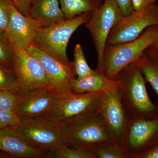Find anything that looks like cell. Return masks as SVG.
<instances>
[{
	"mask_svg": "<svg viewBox=\"0 0 158 158\" xmlns=\"http://www.w3.org/2000/svg\"><path fill=\"white\" fill-rule=\"evenodd\" d=\"M95 158H123L125 156L122 150L112 142L101 143L90 148Z\"/></svg>",
	"mask_w": 158,
	"mask_h": 158,
	"instance_id": "603a6c76",
	"label": "cell"
},
{
	"mask_svg": "<svg viewBox=\"0 0 158 158\" xmlns=\"http://www.w3.org/2000/svg\"><path fill=\"white\" fill-rule=\"evenodd\" d=\"M121 90L104 93L98 110L113 136L117 137L123 132L125 123L120 97Z\"/></svg>",
	"mask_w": 158,
	"mask_h": 158,
	"instance_id": "4fadbf2b",
	"label": "cell"
},
{
	"mask_svg": "<svg viewBox=\"0 0 158 158\" xmlns=\"http://www.w3.org/2000/svg\"><path fill=\"white\" fill-rule=\"evenodd\" d=\"M158 40V25H155L147 28L131 41L106 45L103 56L105 75L110 79H117L122 69L135 62Z\"/></svg>",
	"mask_w": 158,
	"mask_h": 158,
	"instance_id": "7a4b0ae2",
	"label": "cell"
},
{
	"mask_svg": "<svg viewBox=\"0 0 158 158\" xmlns=\"http://www.w3.org/2000/svg\"><path fill=\"white\" fill-rule=\"evenodd\" d=\"M155 25H158V4H156L123 16L110 32L106 45L131 41L147 28Z\"/></svg>",
	"mask_w": 158,
	"mask_h": 158,
	"instance_id": "52a82bcc",
	"label": "cell"
},
{
	"mask_svg": "<svg viewBox=\"0 0 158 158\" xmlns=\"http://www.w3.org/2000/svg\"><path fill=\"white\" fill-rule=\"evenodd\" d=\"M42 27L38 21L22 14L13 5L5 32L12 45L27 50L34 44L38 31Z\"/></svg>",
	"mask_w": 158,
	"mask_h": 158,
	"instance_id": "7c38bea8",
	"label": "cell"
},
{
	"mask_svg": "<svg viewBox=\"0 0 158 158\" xmlns=\"http://www.w3.org/2000/svg\"></svg>",
	"mask_w": 158,
	"mask_h": 158,
	"instance_id": "d6a6232c",
	"label": "cell"
},
{
	"mask_svg": "<svg viewBox=\"0 0 158 158\" xmlns=\"http://www.w3.org/2000/svg\"><path fill=\"white\" fill-rule=\"evenodd\" d=\"M117 78L127 86L130 100L136 110L142 113H150L155 110L156 106L148 94L144 76L135 62L122 69Z\"/></svg>",
	"mask_w": 158,
	"mask_h": 158,
	"instance_id": "8fae6325",
	"label": "cell"
},
{
	"mask_svg": "<svg viewBox=\"0 0 158 158\" xmlns=\"http://www.w3.org/2000/svg\"><path fill=\"white\" fill-rule=\"evenodd\" d=\"M124 89V84L120 79L113 80L96 70L94 73L73 80L71 89L75 93L108 92L119 91Z\"/></svg>",
	"mask_w": 158,
	"mask_h": 158,
	"instance_id": "9a60e30c",
	"label": "cell"
},
{
	"mask_svg": "<svg viewBox=\"0 0 158 158\" xmlns=\"http://www.w3.org/2000/svg\"><path fill=\"white\" fill-rule=\"evenodd\" d=\"M13 46V69L18 82L19 94L37 88H53L39 60L26 50Z\"/></svg>",
	"mask_w": 158,
	"mask_h": 158,
	"instance_id": "ba28073f",
	"label": "cell"
},
{
	"mask_svg": "<svg viewBox=\"0 0 158 158\" xmlns=\"http://www.w3.org/2000/svg\"><path fill=\"white\" fill-rule=\"evenodd\" d=\"M158 0H131L133 9L138 11L156 4Z\"/></svg>",
	"mask_w": 158,
	"mask_h": 158,
	"instance_id": "f1b7e54d",
	"label": "cell"
},
{
	"mask_svg": "<svg viewBox=\"0 0 158 158\" xmlns=\"http://www.w3.org/2000/svg\"><path fill=\"white\" fill-rule=\"evenodd\" d=\"M20 121L21 119L14 112L0 109V128L15 126Z\"/></svg>",
	"mask_w": 158,
	"mask_h": 158,
	"instance_id": "4316f807",
	"label": "cell"
},
{
	"mask_svg": "<svg viewBox=\"0 0 158 158\" xmlns=\"http://www.w3.org/2000/svg\"><path fill=\"white\" fill-rule=\"evenodd\" d=\"M19 94L8 90H0V109L15 112Z\"/></svg>",
	"mask_w": 158,
	"mask_h": 158,
	"instance_id": "d4e9b609",
	"label": "cell"
},
{
	"mask_svg": "<svg viewBox=\"0 0 158 158\" xmlns=\"http://www.w3.org/2000/svg\"><path fill=\"white\" fill-rule=\"evenodd\" d=\"M12 127L31 147L46 154L65 145L60 124L51 121L44 116L21 120Z\"/></svg>",
	"mask_w": 158,
	"mask_h": 158,
	"instance_id": "277c9868",
	"label": "cell"
},
{
	"mask_svg": "<svg viewBox=\"0 0 158 158\" xmlns=\"http://www.w3.org/2000/svg\"><path fill=\"white\" fill-rule=\"evenodd\" d=\"M0 151L15 158H37L46 155L28 144L12 127L0 128Z\"/></svg>",
	"mask_w": 158,
	"mask_h": 158,
	"instance_id": "5bb4252c",
	"label": "cell"
},
{
	"mask_svg": "<svg viewBox=\"0 0 158 158\" xmlns=\"http://www.w3.org/2000/svg\"><path fill=\"white\" fill-rule=\"evenodd\" d=\"M104 0H59L66 19L92 12L102 5Z\"/></svg>",
	"mask_w": 158,
	"mask_h": 158,
	"instance_id": "d6986e66",
	"label": "cell"
},
{
	"mask_svg": "<svg viewBox=\"0 0 158 158\" xmlns=\"http://www.w3.org/2000/svg\"><path fill=\"white\" fill-rule=\"evenodd\" d=\"M30 3L28 16L37 20L42 27L65 19L59 0H30Z\"/></svg>",
	"mask_w": 158,
	"mask_h": 158,
	"instance_id": "2e32d148",
	"label": "cell"
},
{
	"mask_svg": "<svg viewBox=\"0 0 158 158\" xmlns=\"http://www.w3.org/2000/svg\"><path fill=\"white\" fill-rule=\"evenodd\" d=\"M13 4L11 0H0V30L5 31L9 25Z\"/></svg>",
	"mask_w": 158,
	"mask_h": 158,
	"instance_id": "484cf974",
	"label": "cell"
},
{
	"mask_svg": "<svg viewBox=\"0 0 158 158\" xmlns=\"http://www.w3.org/2000/svg\"><path fill=\"white\" fill-rule=\"evenodd\" d=\"M104 93H57L44 117L59 123L78 115L98 111Z\"/></svg>",
	"mask_w": 158,
	"mask_h": 158,
	"instance_id": "5b68a950",
	"label": "cell"
},
{
	"mask_svg": "<svg viewBox=\"0 0 158 158\" xmlns=\"http://www.w3.org/2000/svg\"><path fill=\"white\" fill-rule=\"evenodd\" d=\"M118 6L124 17L129 15L134 11L131 0H113Z\"/></svg>",
	"mask_w": 158,
	"mask_h": 158,
	"instance_id": "83f0119b",
	"label": "cell"
},
{
	"mask_svg": "<svg viewBox=\"0 0 158 158\" xmlns=\"http://www.w3.org/2000/svg\"><path fill=\"white\" fill-rule=\"evenodd\" d=\"M15 8L22 14L27 15L30 8L29 0H11Z\"/></svg>",
	"mask_w": 158,
	"mask_h": 158,
	"instance_id": "f546056e",
	"label": "cell"
},
{
	"mask_svg": "<svg viewBox=\"0 0 158 158\" xmlns=\"http://www.w3.org/2000/svg\"><path fill=\"white\" fill-rule=\"evenodd\" d=\"M14 59L13 45L5 31L0 30V62L13 69Z\"/></svg>",
	"mask_w": 158,
	"mask_h": 158,
	"instance_id": "cb8c5ba5",
	"label": "cell"
},
{
	"mask_svg": "<svg viewBox=\"0 0 158 158\" xmlns=\"http://www.w3.org/2000/svg\"><path fill=\"white\" fill-rule=\"evenodd\" d=\"M0 90L19 93L17 77L13 69L0 62Z\"/></svg>",
	"mask_w": 158,
	"mask_h": 158,
	"instance_id": "7402d4cb",
	"label": "cell"
},
{
	"mask_svg": "<svg viewBox=\"0 0 158 158\" xmlns=\"http://www.w3.org/2000/svg\"><path fill=\"white\" fill-rule=\"evenodd\" d=\"M27 51L39 60L51 85L58 93L72 91L71 86L76 75L73 62L60 61L34 44Z\"/></svg>",
	"mask_w": 158,
	"mask_h": 158,
	"instance_id": "9c48e42d",
	"label": "cell"
},
{
	"mask_svg": "<svg viewBox=\"0 0 158 158\" xmlns=\"http://www.w3.org/2000/svg\"><path fill=\"white\" fill-rule=\"evenodd\" d=\"M145 79L158 95V52L153 46L146 50L135 62Z\"/></svg>",
	"mask_w": 158,
	"mask_h": 158,
	"instance_id": "ac0fdd59",
	"label": "cell"
},
{
	"mask_svg": "<svg viewBox=\"0 0 158 158\" xmlns=\"http://www.w3.org/2000/svg\"><path fill=\"white\" fill-rule=\"evenodd\" d=\"M64 144L75 148H90L112 142L113 134L99 111L86 113L59 123Z\"/></svg>",
	"mask_w": 158,
	"mask_h": 158,
	"instance_id": "6da1fadb",
	"label": "cell"
},
{
	"mask_svg": "<svg viewBox=\"0 0 158 158\" xmlns=\"http://www.w3.org/2000/svg\"><path fill=\"white\" fill-rule=\"evenodd\" d=\"M123 17L120 9L113 0H104L99 8L91 12L90 18L85 24L97 53L96 70L99 73L104 74V52L109 34Z\"/></svg>",
	"mask_w": 158,
	"mask_h": 158,
	"instance_id": "8992f818",
	"label": "cell"
},
{
	"mask_svg": "<svg viewBox=\"0 0 158 158\" xmlns=\"http://www.w3.org/2000/svg\"><path fill=\"white\" fill-rule=\"evenodd\" d=\"M45 157L56 158H94L90 148H75L63 145L59 148L47 153Z\"/></svg>",
	"mask_w": 158,
	"mask_h": 158,
	"instance_id": "ffe728a7",
	"label": "cell"
},
{
	"mask_svg": "<svg viewBox=\"0 0 158 158\" xmlns=\"http://www.w3.org/2000/svg\"><path fill=\"white\" fill-rule=\"evenodd\" d=\"M140 156L143 158H158V145L146 151Z\"/></svg>",
	"mask_w": 158,
	"mask_h": 158,
	"instance_id": "4dcf8cb0",
	"label": "cell"
},
{
	"mask_svg": "<svg viewBox=\"0 0 158 158\" xmlns=\"http://www.w3.org/2000/svg\"><path fill=\"white\" fill-rule=\"evenodd\" d=\"M154 47L155 48H156L158 49V40L153 45Z\"/></svg>",
	"mask_w": 158,
	"mask_h": 158,
	"instance_id": "1f68e13d",
	"label": "cell"
},
{
	"mask_svg": "<svg viewBox=\"0 0 158 158\" xmlns=\"http://www.w3.org/2000/svg\"><path fill=\"white\" fill-rule=\"evenodd\" d=\"M158 133V119H138L130 129L129 144L133 148H139L147 144Z\"/></svg>",
	"mask_w": 158,
	"mask_h": 158,
	"instance_id": "e0dca14e",
	"label": "cell"
},
{
	"mask_svg": "<svg viewBox=\"0 0 158 158\" xmlns=\"http://www.w3.org/2000/svg\"><path fill=\"white\" fill-rule=\"evenodd\" d=\"M57 93L53 88H39L19 94L15 113L21 120L44 116Z\"/></svg>",
	"mask_w": 158,
	"mask_h": 158,
	"instance_id": "30bf717a",
	"label": "cell"
},
{
	"mask_svg": "<svg viewBox=\"0 0 158 158\" xmlns=\"http://www.w3.org/2000/svg\"><path fill=\"white\" fill-rule=\"evenodd\" d=\"M73 64L77 78L84 77L94 73L96 70L90 68L85 58L82 45L77 44L74 46Z\"/></svg>",
	"mask_w": 158,
	"mask_h": 158,
	"instance_id": "44dd1931",
	"label": "cell"
},
{
	"mask_svg": "<svg viewBox=\"0 0 158 158\" xmlns=\"http://www.w3.org/2000/svg\"><path fill=\"white\" fill-rule=\"evenodd\" d=\"M91 12L73 18L62 20L48 27H42L34 39V44L60 61L69 62L66 49L69 41L75 31L85 24Z\"/></svg>",
	"mask_w": 158,
	"mask_h": 158,
	"instance_id": "3957f363",
	"label": "cell"
}]
</instances>
